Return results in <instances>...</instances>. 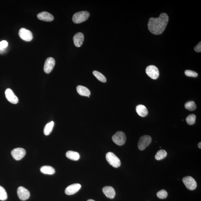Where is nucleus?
<instances>
[{"instance_id": "bb28decb", "label": "nucleus", "mask_w": 201, "mask_h": 201, "mask_svg": "<svg viewBox=\"0 0 201 201\" xmlns=\"http://www.w3.org/2000/svg\"><path fill=\"white\" fill-rule=\"evenodd\" d=\"M158 197L160 199H165L168 196V193L166 190H160L157 193Z\"/></svg>"}, {"instance_id": "cd10ccee", "label": "nucleus", "mask_w": 201, "mask_h": 201, "mask_svg": "<svg viewBox=\"0 0 201 201\" xmlns=\"http://www.w3.org/2000/svg\"><path fill=\"white\" fill-rule=\"evenodd\" d=\"M185 74L186 76L188 77H196L198 76V74L195 71H191V70H186L185 71Z\"/></svg>"}, {"instance_id": "423d86ee", "label": "nucleus", "mask_w": 201, "mask_h": 201, "mask_svg": "<svg viewBox=\"0 0 201 201\" xmlns=\"http://www.w3.org/2000/svg\"><path fill=\"white\" fill-rule=\"evenodd\" d=\"M183 183L188 190H195L197 187L196 181L195 179L191 176H186L183 179Z\"/></svg>"}, {"instance_id": "6ab92c4d", "label": "nucleus", "mask_w": 201, "mask_h": 201, "mask_svg": "<svg viewBox=\"0 0 201 201\" xmlns=\"http://www.w3.org/2000/svg\"><path fill=\"white\" fill-rule=\"evenodd\" d=\"M66 156L71 160H78L80 158V155L77 152L69 151L66 153Z\"/></svg>"}, {"instance_id": "f257e3e1", "label": "nucleus", "mask_w": 201, "mask_h": 201, "mask_svg": "<svg viewBox=\"0 0 201 201\" xmlns=\"http://www.w3.org/2000/svg\"><path fill=\"white\" fill-rule=\"evenodd\" d=\"M169 17L167 13H161L160 17L156 18H151L149 20L148 28L153 34H161L164 32L168 22Z\"/></svg>"}, {"instance_id": "39448f33", "label": "nucleus", "mask_w": 201, "mask_h": 201, "mask_svg": "<svg viewBox=\"0 0 201 201\" xmlns=\"http://www.w3.org/2000/svg\"><path fill=\"white\" fill-rule=\"evenodd\" d=\"M152 139L150 136L144 135L141 136L139 140L138 147L141 151L144 150L151 143Z\"/></svg>"}, {"instance_id": "6e6552de", "label": "nucleus", "mask_w": 201, "mask_h": 201, "mask_svg": "<svg viewBox=\"0 0 201 201\" xmlns=\"http://www.w3.org/2000/svg\"><path fill=\"white\" fill-rule=\"evenodd\" d=\"M146 72L147 75L152 79H157L159 76V70L154 65H150L146 67Z\"/></svg>"}, {"instance_id": "412c9836", "label": "nucleus", "mask_w": 201, "mask_h": 201, "mask_svg": "<svg viewBox=\"0 0 201 201\" xmlns=\"http://www.w3.org/2000/svg\"><path fill=\"white\" fill-rule=\"evenodd\" d=\"M54 125V122L53 121L49 123L46 125L44 129V133L45 135L48 136L52 132Z\"/></svg>"}, {"instance_id": "473e14b6", "label": "nucleus", "mask_w": 201, "mask_h": 201, "mask_svg": "<svg viewBox=\"0 0 201 201\" xmlns=\"http://www.w3.org/2000/svg\"><path fill=\"white\" fill-rule=\"evenodd\" d=\"M87 201H95V200H93L92 199H89Z\"/></svg>"}, {"instance_id": "9d476101", "label": "nucleus", "mask_w": 201, "mask_h": 201, "mask_svg": "<svg viewBox=\"0 0 201 201\" xmlns=\"http://www.w3.org/2000/svg\"><path fill=\"white\" fill-rule=\"evenodd\" d=\"M17 195L20 199L23 201L29 199L30 195L29 191L26 188L21 186L18 188Z\"/></svg>"}, {"instance_id": "f03ea898", "label": "nucleus", "mask_w": 201, "mask_h": 201, "mask_svg": "<svg viewBox=\"0 0 201 201\" xmlns=\"http://www.w3.org/2000/svg\"><path fill=\"white\" fill-rule=\"evenodd\" d=\"M89 16L90 13L88 12H78L74 14L72 17V21L75 24H80L87 21Z\"/></svg>"}, {"instance_id": "aec40b11", "label": "nucleus", "mask_w": 201, "mask_h": 201, "mask_svg": "<svg viewBox=\"0 0 201 201\" xmlns=\"http://www.w3.org/2000/svg\"><path fill=\"white\" fill-rule=\"evenodd\" d=\"M40 171L46 174L53 175L55 172V169L50 166H44L40 168Z\"/></svg>"}, {"instance_id": "20e7f679", "label": "nucleus", "mask_w": 201, "mask_h": 201, "mask_svg": "<svg viewBox=\"0 0 201 201\" xmlns=\"http://www.w3.org/2000/svg\"><path fill=\"white\" fill-rule=\"evenodd\" d=\"M112 140L115 144L118 146H122L125 144L126 136L123 132H117L113 136Z\"/></svg>"}, {"instance_id": "b1692460", "label": "nucleus", "mask_w": 201, "mask_h": 201, "mask_svg": "<svg viewBox=\"0 0 201 201\" xmlns=\"http://www.w3.org/2000/svg\"><path fill=\"white\" fill-rule=\"evenodd\" d=\"M185 107L187 110L192 111L196 109V105L193 101H190L186 102L185 104Z\"/></svg>"}, {"instance_id": "ddd939ff", "label": "nucleus", "mask_w": 201, "mask_h": 201, "mask_svg": "<svg viewBox=\"0 0 201 201\" xmlns=\"http://www.w3.org/2000/svg\"><path fill=\"white\" fill-rule=\"evenodd\" d=\"M81 186L79 184H74L68 186L65 190L66 194L68 195H74L80 189Z\"/></svg>"}, {"instance_id": "1a4fd4ad", "label": "nucleus", "mask_w": 201, "mask_h": 201, "mask_svg": "<svg viewBox=\"0 0 201 201\" xmlns=\"http://www.w3.org/2000/svg\"><path fill=\"white\" fill-rule=\"evenodd\" d=\"M11 153L15 160H21L25 156L26 151L22 148H17L13 149Z\"/></svg>"}, {"instance_id": "0eeeda50", "label": "nucleus", "mask_w": 201, "mask_h": 201, "mask_svg": "<svg viewBox=\"0 0 201 201\" xmlns=\"http://www.w3.org/2000/svg\"><path fill=\"white\" fill-rule=\"evenodd\" d=\"M19 36L22 40L26 41H32L33 38V34L30 31L25 28H21L19 32Z\"/></svg>"}, {"instance_id": "7ed1b4c3", "label": "nucleus", "mask_w": 201, "mask_h": 201, "mask_svg": "<svg viewBox=\"0 0 201 201\" xmlns=\"http://www.w3.org/2000/svg\"><path fill=\"white\" fill-rule=\"evenodd\" d=\"M106 159L109 164L114 168H118L121 165V161L118 158L113 152H108Z\"/></svg>"}, {"instance_id": "5701e85b", "label": "nucleus", "mask_w": 201, "mask_h": 201, "mask_svg": "<svg viewBox=\"0 0 201 201\" xmlns=\"http://www.w3.org/2000/svg\"><path fill=\"white\" fill-rule=\"evenodd\" d=\"M93 75L96 78L102 82H106V78L103 75L97 71H93Z\"/></svg>"}, {"instance_id": "a211bd4d", "label": "nucleus", "mask_w": 201, "mask_h": 201, "mask_svg": "<svg viewBox=\"0 0 201 201\" xmlns=\"http://www.w3.org/2000/svg\"><path fill=\"white\" fill-rule=\"evenodd\" d=\"M136 111L140 116L144 117L148 115V110L145 106L143 105H139L136 106Z\"/></svg>"}, {"instance_id": "4be33fe9", "label": "nucleus", "mask_w": 201, "mask_h": 201, "mask_svg": "<svg viewBox=\"0 0 201 201\" xmlns=\"http://www.w3.org/2000/svg\"><path fill=\"white\" fill-rule=\"evenodd\" d=\"M167 155V152L165 150L161 149L157 152L155 156V158L156 160H162L166 157Z\"/></svg>"}, {"instance_id": "9b49d317", "label": "nucleus", "mask_w": 201, "mask_h": 201, "mask_svg": "<svg viewBox=\"0 0 201 201\" xmlns=\"http://www.w3.org/2000/svg\"><path fill=\"white\" fill-rule=\"evenodd\" d=\"M55 64V59L52 57H48L44 63V71L46 74H49L52 71Z\"/></svg>"}, {"instance_id": "c756f323", "label": "nucleus", "mask_w": 201, "mask_h": 201, "mask_svg": "<svg viewBox=\"0 0 201 201\" xmlns=\"http://www.w3.org/2000/svg\"><path fill=\"white\" fill-rule=\"evenodd\" d=\"M195 50L197 52H201V42L199 43L197 45L195 46V48H194Z\"/></svg>"}, {"instance_id": "dca6fc26", "label": "nucleus", "mask_w": 201, "mask_h": 201, "mask_svg": "<svg viewBox=\"0 0 201 201\" xmlns=\"http://www.w3.org/2000/svg\"><path fill=\"white\" fill-rule=\"evenodd\" d=\"M102 191L108 198L113 199L115 196L116 192L114 188L111 186H106L102 188Z\"/></svg>"}, {"instance_id": "a878e982", "label": "nucleus", "mask_w": 201, "mask_h": 201, "mask_svg": "<svg viewBox=\"0 0 201 201\" xmlns=\"http://www.w3.org/2000/svg\"><path fill=\"white\" fill-rule=\"evenodd\" d=\"M8 198L6 190L2 186H0V200L5 201Z\"/></svg>"}, {"instance_id": "393cba45", "label": "nucleus", "mask_w": 201, "mask_h": 201, "mask_svg": "<svg viewBox=\"0 0 201 201\" xmlns=\"http://www.w3.org/2000/svg\"><path fill=\"white\" fill-rule=\"evenodd\" d=\"M196 120V116L195 114L189 115L186 118V122L188 125H192L195 123Z\"/></svg>"}, {"instance_id": "2eb2a0df", "label": "nucleus", "mask_w": 201, "mask_h": 201, "mask_svg": "<svg viewBox=\"0 0 201 201\" xmlns=\"http://www.w3.org/2000/svg\"><path fill=\"white\" fill-rule=\"evenodd\" d=\"M73 41L75 46L79 48L82 45L84 41V35L81 33H78L75 35Z\"/></svg>"}, {"instance_id": "2f4dec72", "label": "nucleus", "mask_w": 201, "mask_h": 201, "mask_svg": "<svg viewBox=\"0 0 201 201\" xmlns=\"http://www.w3.org/2000/svg\"><path fill=\"white\" fill-rule=\"evenodd\" d=\"M198 147H199V148H200V149H201V143L199 142V144H198Z\"/></svg>"}, {"instance_id": "f8f14e48", "label": "nucleus", "mask_w": 201, "mask_h": 201, "mask_svg": "<svg viewBox=\"0 0 201 201\" xmlns=\"http://www.w3.org/2000/svg\"><path fill=\"white\" fill-rule=\"evenodd\" d=\"M5 96L7 99L11 103L16 104L18 103V99L11 89H7L5 91Z\"/></svg>"}, {"instance_id": "f3484780", "label": "nucleus", "mask_w": 201, "mask_h": 201, "mask_svg": "<svg viewBox=\"0 0 201 201\" xmlns=\"http://www.w3.org/2000/svg\"><path fill=\"white\" fill-rule=\"evenodd\" d=\"M77 91L79 95L83 96L90 97L91 92L90 90L87 87L81 85L77 86L76 88Z\"/></svg>"}, {"instance_id": "4468645a", "label": "nucleus", "mask_w": 201, "mask_h": 201, "mask_svg": "<svg viewBox=\"0 0 201 201\" xmlns=\"http://www.w3.org/2000/svg\"><path fill=\"white\" fill-rule=\"evenodd\" d=\"M37 17L39 20L46 22H51L54 19L52 15L47 12H43L39 13L37 15Z\"/></svg>"}, {"instance_id": "c85d7f7f", "label": "nucleus", "mask_w": 201, "mask_h": 201, "mask_svg": "<svg viewBox=\"0 0 201 201\" xmlns=\"http://www.w3.org/2000/svg\"><path fill=\"white\" fill-rule=\"evenodd\" d=\"M0 46L2 48H6L8 46V43L5 40H3L0 42Z\"/></svg>"}, {"instance_id": "7c9ffc66", "label": "nucleus", "mask_w": 201, "mask_h": 201, "mask_svg": "<svg viewBox=\"0 0 201 201\" xmlns=\"http://www.w3.org/2000/svg\"><path fill=\"white\" fill-rule=\"evenodd\" d=\"M6 48H2L0 46V54H2L4 53V52H5V50H6Z\"/></svg>"}]
</instances>
